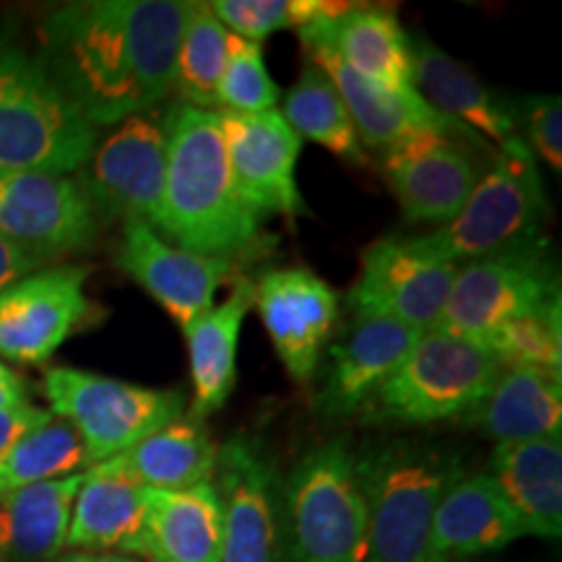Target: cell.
Wrapping results in <instances>:
<instances>
[{
    "label": "cell",
    "instance_id": "6da1fadb",
    "mask_svg": "<svg viewBox=\"0 0 562 562\" xmlns=\"http://www.w3.org/2000/svg\"><path fill=\"white\" fill-rule=\"evenodd\" d=\"M186 0H79L42 21V66L94 128L151 112L172 91Z\"/></svg>",
    "mask_w": 562,
    "mask_h": 562
},
{
    "label": "cell",
    "instance_id": "7a4b0ae2",
    "mask_svg": "<svg viewBox=\"0 0 562 562\" xmlns=\"http://www.w3.org/2000/svg\"><path fill=\"white\" fill-rule=\"evenodd\" d=\"M165 125L167 180L154 229L182 250L232 263L261 252L273 237L237 191L220 112L175 102Z\"/></svg>",
    "mask_w": 562,
    "mask_h": 562
},
{
    "label": "cell",
    "instance_id": "3957f363",
    "mask_svg": "<svg viewBox=\"0 0 562 562\" xmlns=\"http://www.w3.org/2000/svg\"><path fill=\"white\" fill-rule=\"evenodd\" d=\"M355 453L368 508V562H427L435 510L467 474L461 456L406 440L378 442Z\"/></svg>",
    "mask_w": 562,
    "mask_h": 562
},
{
    "label": "cell",
    "instance_id": "277c9868",
    "mask_svg": "<svg viewBox=\"0 0 562 562\" xmlns=\"http://www.w3.org/2000/svg\"><path fill=\"white\" fill-rule=\"evenodd\" d=\"M281 552L290 562H368V508L347 438L321 442L286 476Z\"/></svg>",
    "mask_w": 562,
    "mask_h": 562
},
{
    "label": "cell",
    "instance_id": "5b68a950",
    "mask_svg": "<svg viewBox=\"0 0 562 562\" xmlns=\"http://www.w3.org/2000/svg\"><path fill=\"white\" fill-rule=\"evenodd\" d=\"M94 144L97 128L42 60L0 47V172L74 175Z\"/></svg>",
    "mask_w": 562,
    "mask_h": 562
},
{
    "label": "cell",
    "instance_id": "8992f818",
    "mask_svg": "<svg viewBox=\"0 0 562 562\" xmlns=\"http://www.w3.org/2000/svg\"><path fill=\"white\" fill-rule=\"evenodd\" d=\"M501 362L482 344L430 328L385 381L362 414L391 425L467 419L501 375Z\"/></svg>",
    "mask_w": 562,
    "mask_h": 562
},
{
    "label": "cell",
    "instance_id": "52a82bcc",
    "mask_svg": "<svg viewBox=\"0 0 562 562\" xmlns=\"http://www.w3.org/2000/svg\"><path fill=\"white\" fill-rule=\"evenodd\" d=\"M547 220L550 201L537 157L524 136H513L497 146L490 170L480 175L456 220L427 232L425 240L461 266V261L542 240Z\"/></svg>",
    "mask_w": 562,
    "mask_h": 562
},
{
    "label": "cell",
    "instance_id": "ba28073f",
    "mask_svg": "<svg viewBox=\"0 0 562 562\" xmlns=\"http://www.w3.org/2000/svg\"><path fill=\"white\" fill-rule=\"evenodd\" d=\"M42 389L53 417L79 432L89 467L125 453L186 412L180 389H146L74 368H50Z\"/></svg>",
    "mask_w": 562,
    "mask_h": 562
},
{
    "label": "cell",
    "instance_id": "9c48e42d",
    "mask_svg": "<svg viewBox=\"0 0 562 562\" xmlns=\"http://www.w3.org/2000/svg\"><path fill=\"white\" fill-rule=\"evenodd\" d=\"M560 297L547 237L461 263L435 328L482 344L505 323Z\"/></svg>",
    "mask_w": 562,
    "mask_h": 562
},
{
    "label": "cell",
    "instance_id": "30bf717a",
    "mask_svg": "<svg viewBox=\"0 0 562 562\" xmlns=\"http://www.w3.org/2000/svg\"><path fill=\"white\" fill-rule=\"evenodd\" d=\"M459 263L440 256L425 235L381 237L362 250L360 271L347 292L355 318H385L430 331L440 323Z\"/></svg>",
    "mask_w": 562,
    "mask_h": 562
},
{
    "label": "cell",
    "instance_id": "8fae6325",
    "mask_svg": "<svg viewBox=\"0 0 562 562\" xmlns=\"http://www.w3.org/2000/svg\"><path fill=\"white\" fill-rule=\"evenodd\" d=\"M81 191L100 222H157L167 180L165 112L112 125L81 167Z\"/></svg>",
    "mask_w": 562,
    "mask_h": 562
},
{
    "label": "cell",
    "instance_id": "7c38bea8",
    "mask_svg": "<svg viewBox=\"0 0 562 562\" xmlns=\"http://www.w3.org/2000/svg\"><path fill=\"white\" fill-rule=\"evenodd\" d=\"M211 482L222 505L220 562H281V492L261 442L235 435L220 446Z\"/></svg>",
    "mask_w": 562,
    "mask_h": 562
},
{
    "label": "cell",
    "instance_id": "4fadbf2b",
    "mask_svg": "<svg viewBox=\"0 0 562 562\" xmlns=\"http://www.w3.org/2000/svg\"><path fill=\"white\" fill-rule=\"evenodd\" d=\"M100 220L79 180L53 172H0V235L37 261L79 252Z\"/></svg>",
    "mask_w": 562,
    "mask_h": 562
},
{
    "label": "cell",
    "instance_id": "5bb4252c",
    "mask_svg": "<svg viewBox=\"0 0 562 562\" xmlns=\"http://www.w3.org/2000/svg\"><path fill=\"white\" fill-rule=\"evenodd\" d=\"M89 269L55 266L32 271L0 292V355L37 364L50 360L91 313Z\"/></svg>",
    "mask_w": 562,
    "mask_h": 562
},
{
    "label": "cell",
    "instance_id": "9a60e30c",
    "mask_svg": "<svg viewBox=\"0 0 562 562\" xmlns=\"http://www.w3.org/2000/svg\"><path fill=\"white\" fill-rule=\"evenodd\" d=\"M252 305L286 372L297 383L311 381L339 323V292L305 266H290L261 273Z\"/></svg>",
    "mask_w": 562,
    "mask_h": 562
},
{
    "label": "cell",
    "instance_id": "2e32d148",
    "mask_svg": "<svg viewBox=\"0 0 562 562\" xmlns=\"http://www.w3.org/2000/svg\"><path fill=\"white\" fill-rule=\"evenodd\" d=\"M381 172L406 220L438 227L456 220L480 180L461 138L446 133H412L385 146Z\"/></svg>",
    "mask_w": 562,
    "mask_h": 562
},
{
    "label": "cell",
    "instance_id": "e0dca14e",
    "mask_svg": "<svg viewBox=\"0 0 562 562\" xmlns=\"http://www.w3.org/2000/svg\"><path fill=\"white\" fill-rule=\"evenodd\" d=\"M224 146L237 191L250 209L269 222V216L297 220L305 199L297 186V159L302 140L279 110L258 115L220 112Z\"/></svg>",
    "mask_w": 562,
    "mask_h": 562
},
{
    "label": "cell",
    "instance_id": "ac0fdd59",
    "mask_svg": "<svg viewBox=\"0 0 562 562\" xmlns=\"http://www.w3.org/2000/svg\"><path fill=\"white\" fill-rule=\"evenodd\" d=\"M117 266L180 323L182 331L216 305V290L235 273L232 261L182 250L144 222L123 224Z\"/></svg>",
    "mask_w": 562,
    "mask_h": 562
},
{
    "label": "cell",
    "instance_id": "d6986e66",
    "mask_svg": "<svg viewBox=\"0 0 562 562\" xmlns=\"http://www.w3.org/2000/svg\"><path fill=\"white\" fill-rule=\"evenodd\" d=\"M297 34L307 53V60L315 63L339 91L362 144L385 149V146L412 136V133H446V136L456 138H474L472 131L461 128L459 123L448 121L438 110H432L430 104L422 100L417 89L389 91L357 76L339 58V53L334 50V45L318 24L305 26Z\"/></svg>",
    "mask_w": 562,
    "mask_h": 562
},
{
    "label": "cell",
    "instance_id": "ffe728a7",
    "mask_svg": "<svg viewBox=\"0 0 562 562\" xmlns=\"http://www.w3.org/2000/svg\"><path fill=\"white\" fill-rule=\"evenodd\" d=\"M425 331L385 318H355L328 344V364L315 396L323 417L362 412L375 391L396 372Z\"/></svg>",
    "mask_w": 562,
    "mask_h": 562
},
{
    "label": "cell",
    "instance_id": "44dd1931",
    "mask_svg": "<svg viewBox=\"0 0 562 562\" xmlns=\"http://www.w3.org/2000/svg\"><path fill=\"white\" fill-rule=\"evenodd\" d=\"M524 537H529V529L495 480L487 472L463 474L435 510L427 562L474 558Z\"/></svg>",
    "mask_w": 562,
    "mask_h": 562
},
{
    "label": "cell",
    "instance_id": "7402d4cb",
    "mask_svg": "<svg viewBox=\"0 0 562 562\" xmlns=\"http://www.w3.org/2000/svg\"><path fill=\"white\" fill-rule=\"evenodd\" d=\"M412 79L422 100L461 128L480 131L497 146L521 136L518 104L484 87L472 68L427 37H412Z\"/></svg>",
    "mask_w": 562,
    "mask_h": 562
},
{
    "label": "cell",
    "instance_id": "603a6c76",
    "mask_svg": "<svg viewBox=\"0 0 562 562\" xmlns=\"http://www.w3.org/2000/svg\"><path fill=\"white\" fill-rule=\"evenodd\" d=\"M133 554L151 562H220L222 505L214 482L188 490H146V521Z\"/></svg>",
    "mask_w": 562,
    "mask_h": 562
},
{
    "label": "cell",
    "instance_id": "cb8c5ba5",
    "mask_svg": "<svg viewBox=\"0 0 562 562\" xmlns=\"http://www.w3.org/2000/svg\"><path fill=\"white\" fill-rule=\"evenodd\" d=\"M146 521V487L115 459L89 467L76 492L66 547L74 550H136Z\"/></svg>",
    "mask_w": 562,
    "mask_h": 562
},
{
    "label": "cell",
    "instance_id": "d4e9b609",
    "mask_svg": "<svg viewBox=\"0 0 562 562\" xmlns=\"http://www.w3.org/2000/svg\"><path fill=\"white\" fill-rule=\"evenodd\" d=\"M256 302V281L237 279L229 297L186 328L193 404L188 417L203 422L227 404L237 381V344Z\"/></svg>",
    "mask_w": 562,
    "mask_h": 562
},
{
    "label": "cell",
    "instance_id": "484cf974",
    "mask_svg": "<svg viewBox=\"0 0 562 562\" xmlns=\"http://www.w3.org/2000/svg\"><path fill=\"white\" fill-rule=\"evenodd\" d=\"M339 58L375 87L414 91L412 37L396 11L383 5H351L336 16L315 21Z\"/></svg>",
    "mask_w": 562,
    "mask_h": 562
},
{
    "label": "cell",
    "instance_id": "4316f807",
    "mask_svg": "<svg viewBox=\"0 0 562 562\" xmlns=\"http://www.w3.org/2000/svg\"><path fill=\"white\" fill-rule=\"evenodd\" d=\"M513 510L521 516L529 537L560 539L562 533V442L542 438L503 442L492 453L487 472Z\"/></svg>",
    "mask_w": 562,
    "mask_h": 562
},
{
    "label": "cell",
    "instance_id": "83f0119b",
    "mask_svg": "<svg viewBox=\"0 0 562 562\" xmlns=\"http://www.w3.org/2000/svg\"><path fill=\"white\" fill-rule=\"evenodd\" d=\"M467 422L497 440V446L560 438L562 381L537 370L503 368L487 398Z\"/></svg>",
    "mask_w": 562,
    "mask_h": 562
},
{
    "label": "cell",
    "instance_id": "f1b7e54d",
    "mask_svg": "<svg viewBox=\"0 0 562 562\" xmlns=\"http://www.w3.org/2000/svg\"><path fill=\"white\" fill-rule=\"evenodd\" d=\"M81 476L34 484L0 501V562H45L66 547Z\"/></svg>",
    "mask_w": 562,
    "mask_h": 562
},
{
    "label": "cell",
    "instance_id": "f546056e",
    "mask_svg": "<svg viewBox=\"0 0 562 562\" xmlns=\"http://www.w3.org/2000/svg\"><path fill=\"white\" fill-rule=\"evenodd\" d=\"M216 456L220 446L211 440L203 422L180 414L170 425L159 427L149 438L112 459L146 490L175 492L211 482Z\"/></svg>",
    "mask_w": 562,
    "mask_h": 562
},
{
    "label": "cell",
    "instance_id": "4dcf8cb0",
    "mask_svg": "<svg viewBox=\"0 0 562 562\" xmlns=\"http://www.w3.org/2000/svg\"><path fill=\"white\" fill-rule=\"evenodd\" d=\"M279 112L300 140H313L349 165L364 167L370 161L339 91L315 63H305Z\"/></svg>",
    "mask_w": 562,
    "mask_h": 562
},
{
    "label": "cell",
    "instance_id": "1f68e13d",
    "mask_svg": "<svg viewBox=\"0 0 562 562\" xmlns=\"http://www.w3.org/2000/svg\"><path fill=\"white\" fill-rule=\"evenodd\" d=\"M227 26L214 16L211 5L188 0L172 83L182 104L220 112L216 89H220L224 66H227Z\"/></svg>",
    "mask_w": 562,
    "mask_h": 562
},
{
    "label": "cell",
    "instance_id": "d6a6232c",
    "mask_svg": "<svg viewBox=\"0 0 562 562\" xmlns=\"http://www.w3.org/2000/svg\"><path fill=\"white\" fill-rule=\"evenodd\" d=\"M81 469H89V459L79 432L66 419L53 417L0 456V501L34 484L81 474Z\"/></svg>",
    "mask_w": 562,
    "mask_h": 562
},
{
    "label": "cell",
    "instance_id": "836d02e7",
    "mask_svg": "<svg viewBox=\"0 0 562 562\" xmlns=\"http://www.w3.org/2000/svg\"><path fill=\"white\" fill-rule=\"evenodd\" d=\"M482 347L501 362V368L537 370L562 381L560 297L542 311L505 323L482 341Z\"/></svg>",
    "mask_w": 562,
    "mask_h": 562
},
{
    "label": "cell",
    "instance_id": "e575fe53",
    "mask_svg": "<svg viewBox=\"0 0 562 562\" xmlns=\"http://www.w3.org/2000/svg\"><path fill=\"white\" fill-rule=\"evenodd\" d=\"M209 5L227 32L258 45L273 32H300L347 9V3L326 0H211Z\"/></svg>",
    "mask_w": 562,
    "mask_h": 562
},
{
    "label": "cell",
    "instance_id": "d590c367",
    "mask_svg": "<svg viewBox=\"0 0 562 562\" xmlns=\"http://www.w3.org/2000/svg\"><path fill=\"white\" fill-rule=\"evenodd\" d=\"M279 100L281 89L271 79L263 47L229 32L227 66H224L220 89H216L220 112L258 115V112L277 110Z\"/></svg>",
    "mask_w": 562,
    "mask_h": 562
},
{
    "label": "cell",
    "instance_id": "8d00e7d4",
    "mask_svg": "<svg viewBox=\"0 0 562 562\" xmlns=\"http://www.w3.org/2000/svg\"><path fill=\"white\" fill-rule=\"evenodd\" d=\"M518 128L526 131V146L542 157L554 172H562V100L558 94L529 97L518 104Z\"/></svg>",
    "mask_w": 562,
    "mask_h": 562
},
{
    "label": "cell",
    "instance_id": "74e56055",
    "mask_svg": "<svg viewBox=\"0 0 562 562\" xmlns=\"http://www.w3.org/2000/svg\"><path fill=\"white\" fill-rule=\"evenodd\" d=\"M53 419L50 409H37V406H11V409H0V456H3L19 438L26 432L37 430Z\"/></svg>",
    "mask_w": 562,
    "mask_h": 562
},
{
    "label": "cell",
    "instance_id": "f35d334b",
    "mask_svg": "<svg viewBox=\"0 0 562 562\" xmlns=\"http://www.w3.org/2000/svg\"><path fill=\"white\" fill-rule=\"evenodd\" d=\"M40 263L42 261H37V258L0 235V292L9 290V286L16 284L19 279L30 277L32 271H37Z\"/></svg>",
    "mask_w": 562,
    "mask_h": 562
},
{
    "label": "cell",
    "instance_id": "ab89813d",
    "mask_svg": "<svg viewBox=\"0 0 562 562\" xmlns=\"http://www.w3.org/2000/svg\"><path fill=\"white\" fill-rule=\"evenodd\" d=\"M11 406H30V385L16 370L0 362V409H11Z\"/></svg>",
    "mask_w": 562,
    "mask_h": 562
},
{
    "label": "cell",
    "instance_id": "60d3db41",
    "mask_svg": "<svg viewBox=\"0 0 562 562\" xmlns=\"http://www.w3.org/2000/svg\"><path fill=\"white\" fill-rule=\"evenodd\" d=\"M55 562H138V560L128 558V554H70V558H63Z\"/></svg>",
    "mask_w": 562,
    "mask_h": 562
},
{
    "label": "cell",
    "instance_id": "b9f144b4",
    "mask_svg": "<svg viewBox=\"0 0 562 562\" xmlns=\"http://www.w3.org/2000/svg\"><path fill=\"white\" fill-rule=\"evenodd\" d=\"M442 562H459V560H442Z\"/></svg>",
    "mask_w": 562,
    "mask_h": 562
}]
</instances>
